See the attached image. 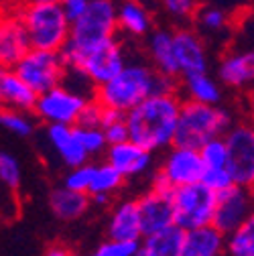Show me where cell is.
I'll return each mask as SVG.
<instances>
[{
  "mask_svg": "<svg viewBox=\"0 0 254 256\" xmlns=\"http://www.w3.org/2000/svg\"><path fill=\"white\" fill-rule=\"evenodd\" d=\"M140 252V242H116L104 240L94 248L90 256H136Z\"/></svg>",
  "mask_w": 254,
  "mask_h": 256,
  "instance_id": "36",
  "label": "cell"
},
{
  "mask_svg": "<svg viewBox=\"0 0 254 256\" xmlns=\"http://www.w3.org/2000/svg\"><path fill=\"white\" fill-rule=\"evenodd\" d=\"M163 8L175 16V18H189V16H196L200 6H198V0H161Z\"/></svg>",
  "mask_w": 254,
  "mask_h": 256,
  "instance_id": "39",
  "label": "cell"
},
{
  "mask_svg": "<svg viewBox=\"0 0 254 256\" xmlns=\"http://www.w3.org/2000/svg\"><path fill=\"white\" fill-rule=\"evenodd\" d=\"M228 256H254V212L238 230L226 236Z\"/></svg>",
  "mask_w": 254,
  "mask_h": 256,
  "instance_id": "28",
  "label": "cell"
},
{
  "mask_svg": "<svg viewBox=\"0 0 254 256\" xmlns=\"http://www.w3.org/2000/svg\"><path fill=\"white\" fill-rule=\"evenodd\" d=\"M106 163L112 165L124 179L144 175L152 165V152L138 146L132 140L112 144L106 150Z\"/></svg>",
  "mask_w": 254,
  "mask_h": 256,
  "instance_id": "17",
  "label": "cell"
},
{
  "mask_svg": "<svg viewBox=\"0 0 254 256\" xmlns=\"http://www.w3.org/2000/svg\"><path fill=\"white\" fill-rule=\"evenodd\" d=\"M136 256H144V254H142V252H138V254H136Z\"/></svg>",
  "mask_w": 254,
  "mask_h": 256,
  "instance_id": "46",
  "label": "cell"
},
{
  "mask_svg": "<svg viewBox=\"0 0 254 256\" xmlns=\"http://www.w3.org/2000/svg\"><path fill=\"white\" fill-rule=\"evenodd\" d=\"M74 128H76V134H78L82 148L86 150V154L90 158L106 154L110 144L106 140V134H104L102 128H82V126H74Z\"/></svg>",
  "mask_w": 254,
  "mask_h": 256,
  "instance_id": "30",
  "label": "cell"
},
{
  "mask_svg": "<svg viewBox=\"0 0 254 256\" xmlns=\"http://www.w3.org/2000/svg\"><path fill=\"white\" fill-rule=\"evenodd\" d=\"M104 114H106V108L96 102V100H90L88 106L82 110L80 118H78V124L76 126H82V128H102L104 124Z\"/></svg>",
  "mask_w": 254,
  "mask_h": 256,
  "instance_id": "37",
  "label": "cell"
},
{
  "mask_svg": "<svg viewBox=\"0 0 254 256\" xmlns=\"http://www.w3.org/2000/svg\"><path fill=\"white\" fill-rule=\"evenodd\" d=\"M196 22L208 33H218V30H222L228 24V14L218 6H204L196 14Z\"/></svg>",
  "mask_w": 254,
  "mask_h": 256,
  "instance_id": "35",
  "label": "cell"
},
{
  "mask_svg": "<svg viewBox=\"0 0 254 256\" xmlns=\"http://www.w3.org/2000/svg\"><path fill=\"white\" fill-rule=\"evenodd\" d=\"M0 128L14 136H30L35 132V120L30 118L28 112H20V110H12V108H4L0 106Z\"/></svg>",
  "mask_w": 254,
  "mask_h": 256,
  "instance_id": "29",
  "label": "cell"
},
{
  "mask_svg": "<svg viewBox=\"0 0 254 256\" xmlns=\"http://www.w3.org/2000/svg\"><path fill=\"white\" fill-rule=\"evenodd\" d=\"M183 256H228L226 236L214 226L187 232Z\"/></svg>",
  "mask_w": 254,
  "mask_h": 256,
  "instance_id": "24",
  "label": "cell"
},
{
  "mask_svg": "<svg viewBox=\"0 0 254 256\" xmlns=\"http://www.w3.org/2000/svg\"><path fill=\"white\" fill-rule=\"evenodd\" d=\"M43 256H74V250L70 246H66V244H53V246H49L45 250Z\"/></svg>",
  "mask_w": 254,
  "mask_h": 256,
  "instance_id": "41",
  "label": "cell"
},
{
  "mask_svg": "<svg viewBox=\"0 0 254 256\" xmlns=\"http://www.w3.org/2000/svg\"><path fill=\"white\" fill-rule=\"evenodd\" d=\"M204 173H206V165L200 150L185 146H171V150L163 156V163L154 175L161 177L171 189H179L202 183Z\"/></svg>",
  "mask_w": 254,
  "mask_h": 256,
  "instance_id": "11",
  "label": "cell"
},
{
  "mask_svg": "<svg viewBox=\"0 0 254 256\" xmlns=\"http://www.w3.org/2000/svg\"><path fill=\"white\" fill-rule=\"evenodd\" d=\"M126 63L128 61H126L124 49H122L120 41L114 37V39L100 43L98 47L86 51L84 55L76 57L74 61H70L68 70L84 74L92 82L94 88H100V86L108 84L110 80H114L126 68Z\"/></svg>",
  "mask_w": 254,
  "mask_h": 256,
  "instance_id": "8",
  "label": "cell"
},
{
  "mask_svg": "<svg viewBox=\"0 0 254 256\" xmlns=\"http://www.w3.org/2000/svg\"><path fill=\"white\" fill-rule=\"evenodd\" d=\"M102 130H104L106 140H108L110 146L130 140V136H128V126H126V116L120 114V112H114V110H108V108H106Z\"/></svg>",
  "mask_w": 254,
  "mask_h": 256,
  "instance_id": "31",
  "label": "cell"
},
{
  "mask_svg": "<svg viewBox=\"0 0 254 256\" xmlns=\"http://www.w3.org/2000/svg\"><path fill=\"white\" fill-rule=\"evenodd\" d=\"M92 200V206H108L112 202V198H106V196H96V198H90Z\"/></svg>",
  "mask_w": 254,
  "mask_h": 256,
  "instance_id": "43",
  "label": "cell"
},
{
  "mask_svg": "<svg viewBox=\"0 0 254 256\" xmlns=\"http://www.w3.org/2000/svg\"><path fill=\"white\" fill-rule=\"evenodd\" d=\"M94 169H96V163H86L82 167L70 169L68 175L63 177V187L88 196L90 187H92V179H94Z\"/></svg>",
  "mask_w": 254,
  "mask_h": 256,
  "instance_id": "34",
  "label": "cell"
},
{
  "mask_svg": "<svg viewBox=\"0 0 254 256\" xmlns=\"http://www.w3.org/2000/svg\"><path fill=\"white\" fill-rule=\"evenodd\" d=\"M47 142L68 169H76L90 163V156L82 148L74 126H61V124L47 126Z\"/></svg>",
  "mask_w": 254,
  "mask_h": 256,
  "instance_id": "19",
  "label": "cell"
},
{
  "mask_svg": "<svg viewBox=\"0 0 254 256\" xmlns=\"http://www.w3.org/2000/svg\"><path fill=\"white\" fill-rule=\"evenodd\" d=\"M37 100L39 94L30 90L14 72H4L0 84V106L20 112H35Z\"/></svg>",
  "mask_w": 254,
  "mask_h": 256,
  "instance_id": "22",
  "label": "cell"
},
{
  "mask_svg": "<svg viewBox=\"0 0 254 256\" xmlns=\"http://www.w3.org/2000/svg\"><path fill=\"white\" fill-rule=\"evenodd\" d=\"M146 49L148 57L154 63V72L163 78L175 80L179 78L177 61H175V51H173V33L167 28H156L148 33L146 39Z\"/></svg>",
  "mask_w": 254,
  "mask_h": 256,
  "instance_id": "20",
  "label": "cell"
},
{
  "mask_svg": "<svg viewBox=\"0 0 254 256\" xmlns=\"http://www.w3.org/2000/svg\"><path fill=\"white\" fill-rule=\"evenodd\" d=\"M218 80L236 90L254 88V49L226 53L218 63Z\"/></svg>",
  "mask_w": 254,
  "mask_h": 256,
  "instance_id": "18",
  "label": "cell"
},
{
  "mask_svg": "<svg viewBox=\"0 0 254 256\" xmlns=\"http://www.w3.org/2000/svg\"><path fill=\"white\" fill-rule=\"evenodd\" d=\"M94 96L76 92L68 88L66 84L49 90L39 96L37 106H35V116H39L47 126L61 124V126H76L82 110L88 106V102Z\"/></svg>",
  "mask_w": 254,
  "mask_h": 256,
  "instance_id": "9",
  "label": "cell"
},
{
  "mask_svg": "<svg viewBox=\"0 0 254 256\" xmlns=\"http://www.w3.org/2000/svg\"><path fill=\"white\" fill-rule=\"evenodd\" d=\"M118 28L130 37H144L150 33V14L138 0H122L118 4Z\"/></svg>",
  "mask_w": 254,
  "mask_h": 256,
  "instance_id": "26",
  "label": "cell"
},
{
  "mask_svg": "<svg viewBox=\"0 0 254 256\" xmlns=\"http://www.w3.org/2000/svg\"><path fill=\"white\" fill-rule=\"evenodd\" d=\"M12 72L35 94L41 96L63 86L68 76V63L59 51L30 49Z\"/></svg>",
  "mask_w": 254,
  "mask_h": 256,
  "instance_id": "7",
  "label": "cell"
},
{
  "mask_svg": "<svg viewBox=\"0 0 254 256\" xmlns=\"http://www.w3.org/2000/svg\"><path fill=\"white\" fill-rule=\"evenodd\" d=\"M61 6H63V12H66L68 20L74 24L86 14V10L90 6V0H63Z\"/></svg>",
  "mask_w": 254,
  "mask_h": 256,
  "instance_id": "40",
  "label": "cell"
},
{
  "mask_svg": "<svg viewBox=\"0 0 254 256\" xmlns=\"http://www.w3.org/2000/svg\"><path fill=\"white\" fill-rule=\"evenodd\" d=\"M200 152L206 169H228V146L224 138H214L206 142Z\"/></svg>",
  "mask_w": 254,
  "mask_h": 256,
  "instance_id": "33",
  "label": "cell"
},
{
  "mask_svg": "<svg viewBox=\"0 0 254 256\" xmlns=\"http://www.w3.org/2000/svg\"><path fill=\"white\" fill-rule=\"evenodd\" d=\"M138 210H140V222H142V234L150 236L165 228L175 226V214H173V202L171 191H158L148 189L146 194L138 198Z\"/></svg>",
  "mask_w": 254,
  "mask_h": 256,
  "instance_id": "15",
  "label": "cell"
},
{
  "mask_svg": "<svg viewBox=\"0 0 254 256\" xmlns=\"http://www.w3.org/2000/svg\"><path fill=\"white\" fill-rule=\"evenodd\" d=\"M2 76H4V70H0V84H2Z\"/></svg>",
  "mask_w": 254,
  "mask_h": 256,
  "instance_id": "45",
  "label": "cell"
},
{
  "mask_svg": "<svg viewBox=\"0 0 254 256\" xmlns=\"http://www.w3.org/2000/svg\"><path fill=\"white\" fill-rule=\"evenodd\" d=\"M28 33L30 47L39 51H63L72 35V22L63 12L61 2L33 4L26 2L18 10Z\"/></svg>",
  "mask_w": 254,
  "mask_h": 256,
  "instance_id": "5",
  "label": "cell"
},
{
  "mask_svg": "<svg viewBox=\"0 0 254 256\" xmlns=\"http://www.w3.org/2000/svg\"><path fill=\"white\" fill-rule=\"evenodd\" d=\"M108 240L116 242H142V222L138 200H120L112 206L108 224H106Z\"/></svg>",
  "mask_w": 254,
  "mask_h": 256,
  "instance_id": "16",
  "label": "cell"
},
{
  "mask_svg": "<svg viewBox=\"0 0 254 256\" xmlns=\"http://www.w3.org/2000/svg\"><path fill=\"white\" fill-rule=\"evenodd\" d=\"M173 51H175L179 78L208 74L210 57H208V51H206L202 37L196 33V30H192V28L175 30L173 33Z\"/></svg>",
  "mask_w": 254,
  "mask_h": 256,
  "instance_id": "14",
  "label": "cell"
},
{
  "mask_svg": "<svg viewBox=\"0 0 254 256\" xmlns=\"http://www.w3.org/2000/svg\"><path fill=\"white\" fill-rule=\"evenodd\" d=\"M118 28V4L116 0H90L86 14L72 24V35L61 51L66 63L98 47L100 43L114 39Z\"/></svg>",
  "mask_w": 254,
  "mask_h": 256,
  "instance_id": "4",
  "label": "cell"
},
{
  "mask_svg": "<svg viewBox=\"0 0 254 256\" xmlns=\"http://www.w3.org/2000/svg\"><path fill=\"white\" fill-rule=\"evenodd\" d=\"M163 92H175V82L158 76L154 68H148L142 61H128L114 80L96 88L94 100L126 116L150 96Z\"/></svg>",
  "mask_w": 254,
  "mask_h": 256,
  "instance_id": "2",
  "label": "cell"
},
{
  "mask_svg": "<svg viewBox=\"0 0 254 256\" xmlns=\"http://www.w3.org/2000/svg\"><path fill=\"white\" fill-rule=\"evenodd\" d=\"M173 214H175V226L185 232L200 230L212 226L218 194L208 189L204 183L187 185L171 191Z\"/></svg>",
  "mask_w": 254,
  "mask_h": 256,
  "instance_id": "6",
  "label": "cell"
},
{
  "mask_svg": "<svg viewBox=\"0 0 254 256\" xmlns=\"http://www.w3.org/2000/svg\"><path fill=\"white\" fill-rule=\"evenodd\" d=\"M228 146V171L234 185L254 189V126L236 122L224 136Z\"/></svg>",
  "mask_w": 254,
  "mask_h": 256,
  "instance_id": "10",
  "label": "cell"
},
{
  "mask_svg": "<svg viewBox=\"0 0 254 256\" xmlns=\"http://www.w3.org/2000/svg\"><path fill=\"white\" fill-rule=\"evenodd\" d=\"M26 2H33V4H49V2H63V0H26Z\"/></svg>",
  "mask_w": 254,
  "mask_h": 256,
  "instance_id": "44",
  "label": "cell"
},
{
  "mask_svg": "<svg viewBox=\"0 0 254 256\" xmlns=\"http://www.w3.org/2000/svg\"><path fill=\"white\" fill-rule=\"evenodd\" d=\"M124 185V177L106 161L104 163H96L94 169V179H92V187H90V198L96 196H106L112 198L116 191H120Z\"/></svg>",
  "mask_w": 254,
  "mask_h": 256,
  "instance_id": "27",
  "label": "cell"
},
{
  "mask_svg": "<svg viewBox=\"0 0 254 256\" xmlns=\"http://www.w3.org/2000/svg\"><path fill=\"white\" fill-rule=\"evenodd\" d=\"M187 232L179 226L165 228L156 234L144 236L140 242V252L144 256H183Z\"/></svg>",
  "mask_w": 254,
  "mask_h": 256,
  "instance_id": "23",
  "label": "cell"
},
{
  "mask_svg": "<svg viewBox=\"0 0 254 256\" xmlns=\"http://www.w3.org/2000/svg\"><path fill=\"white\" fill-rule=\"evenodd\" d=\"M0 183L6 189H18L22 183V169L20 161L6 150H0Z\"/></svg>",
  "mask_w": 254,
  "mask_h": 256,
  "instance_id": "32",
  "label": "cell"
},
{
  "mask_svg": "<svg viewBox=\"0 0 254 256\" xmlns=\"http://www.w3.org/2000/svg\"><path fill=\"white\" fill-rule=\"evenodd\" d=\"M252 212H254V189L232 185L226 191L218 194L212 226L224 236H228L242 226Z\"/></svg>",
  "mask_w": 254,
  "mask_h": 256,
  "instance_id": "12",
  "label": "cell"
},
{
  "mask_svg": "<svg viewBox=\"0 0 254 256\" xmlns=\"http://www.w3.org/2000/svg\"><path fill=\"white\" fill-rule=\"evenodd\" d=\"M234 124L232 112L224 106H208L185 100L181 106L173 146L200 150L214 138H224Z\"/></svg>",
  "mask_w": 254,
  "mask_h": 256,
  "instance_id": "3",
  "label": "cell"
},
{
  "mask_svg": "<svg viewBox=\"0 0 254 256\" xmlns=\"http://www.w3.org/2000/svg\"><path fill=\"white\" fill-rule=\"evenodd\" d=\"M246 108H248V118H250V124L254 126V88L248 92L246 96Z\"/></svg>",
  "mask_w": 254,
  "mask_h": 256,
  "instance_id": "42",
  "label": "cell"
},
{
  "mask_svg": "<svg viewBox=\"0 0 254 256\" xmlns=\"http://www.w3.org/2000/svg\"><path fill=\"white\" fill-rule=\"evenodd\" d=\"M92 200L86 194H78L68 187H55L49 194V210L61 222H76L88 214Z\"/></svg>",
  "mask_w": 254,
  "mask_h": 256,
  "instance_id": "21",
  "label": "cell"
},
{
  "mask_svg": "<svg viewBox=\"0 0 254 256\" xmlns=\"http://www.w3.org/2000/svg\"><path fill=\"white\" fill-rule=\"evenodd\" d=\"M33 49L18 12L0 14V70L12 72Z\"/></svg>",
  "mask_w": 254,
  "mask_h": 256,
  "instance_id": "13",
  "label": "cell"
},
{
  "mask_svg": "<svg viewBox=\"0 0 254 256\" xmlns=\"http://www.w3.org/2000/svg\"><path fill=\"white\" fill-rule=\"evenodd\" d=\"M183 100L177 92L154 94L140 106L126 114L128 136L148 152L163 150L175 144L177 122Z\"/></svg>",
  "mask_w": 254,
  "mask_h": 256,
  "instance_id": "1",
  "label": "cell"
},
{
  "mask_svg": "<svg viewBox=\"0 0 254 256\" xmlns=\"http://www.w3.org/2000/svg\"><path fill=\"white\" fill-rule=\"evenodd\" d=\"M202 183L208 189H212L214 194H222V191H226L228 187L234 185V179L228 169H206Z\"/></svg>",
  "mask_w": 254,
  "mask_h": 256,
  "instance_id": "38",
  "label": "cell"
},
{
  "mask_svg": "<svg viewBox=\"0 0 254 256\" xmlns=\"http://www.w3.org/2000/svg\"><path fill=\"white\" fill-rule=\"evenodd\" d=\"M181 88H183L189 102L208 104V106H222V96H224L222 94V84H218V80L212 78L210 74L183 78Z\"/></svg>",
  "mask_w": 254,
  "mask_h": 256,
  "instance_id": "25",
  "label": "cell"
}]
</instances>
